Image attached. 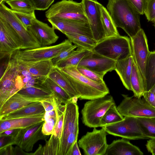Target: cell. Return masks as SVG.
Returning a JSON list of instances; mask_svg holds the SVG:
<instances>
[{"instance_id":"cell-1","label":"cell","mask_w":155,"mask_h":155,"mask_svg":"<svg viewBox=\"0 0 155 155\" xmlns=\"http://www.w3.org/2000/svg\"><path fill=\"white\" fill-rule=\"evenodd\" d=\"M107 9L116 27L122 29L130 38L141 28L140 14L128 0H108Z\"/></svg>"},{"instance_id":"cell-2","label":"cell","mask_w":155,"mask_h":155,"mask_svg":"<svg viewBox=\"0 0 155 155\" xmlns=\"http://www.w3.org/2000/svg\"><path fill=\"white\" fill-rule=\"evenodd\" d=\"M78 94L80 100H91L109 93L105 83L100 84L87 78L77 69V66L60 68Z\"/></svg>"},{"instance_id":"cell-3","label":"cell","mask_w":155,"mask_h":155,"mask_svg":"<svg viewBox=\"0 0 155 155\" xmlns=\"http://www.w3.org/2000/svg\"><path fill=\"white\" fill-rule=\"evenodd\" d=\"M79 111L77 103L65 104L62 135L60 143L59 155H69L79 134Z\"/></svg>"},{"instance_id":"cell-4","label":"cell","mask_w":155,"mask_h":155,"mask_svg":"<svg viewBox=\"0 0 155 155\" xmlns=\"http://www.w3.org/2000/svg\"><path fill=\"white\" fill-rule=\"evenodd\" d=\"M93 51L115 61L132 55L130 39L119 35L103 39L97 42Z\"/></svg>"},{"instance_id":"cell-5","label":"cell","mask_w":155,"mask_h":155,"mask_svg":"<svg viewBox=\"0 0 155 155\" xmlns=\"http://www.w3.org/2000/svg\"><path fill=\"white\" fill-rule=\"evenodd\" d=\"M18 50L8 56L6 66L0 80V107L19 90L17 88L19 78Z\"/></svg>"},{"instance_id":"cell-6","label":"cell","mask_w":155,"mask_h":155,"mask_svg":"<svg viewBox=\"0 0 155 155\" xmlns=\"http://www.w3.org/2000/svg\"><path fill=\"white\" fill-rule=\"evenodd\" d=\"M114 103L113 97L107 95L87 101L81 110L83 123L89 127H101L102 117Z\"/></svg>"},{"instance_id":"cell-7","label":"cell","mask_w":155,"mask_h":155,"mask_svg":"<svg viewBox=\"0 0 155 155\" xmlns=\"http://www.w3.org/2000/svg\"><path fill=\"white\" fill-rule=\"evenodd\" d=\"M45 15L47 19L57 18L89 23L81 1L62 0L52 5Z\"/></svg>"},{"instance_id":"cell-8","label":"cell","mask_w":155,"mask_h":155,"mask_svg":"<svg viewBox=\"0 0 155 155\" xmlns=\"http://www.w3.org/2000/svg\"><path fill=\"white\" fill-rule=\"evenodd\" d=\"M123 99L117 108L123 116L138 117H155V108L143 97H129L122 94Z\"/></svg>"},{"instance_id":"cell-9","label":"cell","mask_w":155,"mask_h":155,"mask_svg":"<svg viewBox=\"0 0 155 155\" xmlns=\"http://www.w3.org/2000/svg\"><path fill=\"white\" fill-rule=\"evenodd\" d=\"M44 122L25 128L19 129L14 136L10 137L8 143L1 148L16 145L25 152L32 151L35 144L38 141H46L49 136L42 133V127Z\"/></svg>"},{"instance_id":"cell-10","label":"cell","mask_w":155,"mask_h":155,"mask_svg":"<svg viewBox=\"0 0 155 155\" xmlns=\"http://www.w3.org/2000/svg\"><path fill=\"white\" fill-rule=\"evenodd\" d=\"M100 130L96 127L91 132H87L79 140L78 144L85 155H105L108 144L107 133L104 127Z\"/></svg>"},{"instance_id":"cell-11","label":"cell","mask_w":155,"mask_h":155,"mask_svg":"<svg viewBox=\"0 0 155 155\" xmlns=\"http://www.w3.org/2000/svg\"><path fill=\"white\" fill-rule=\"evenodd\" d=\"M104 127L108 134L114 136L130 140L148 139L143 133L137 118L124 117L122 120Z\"/></svg>"},{"instance_id":"cell-12","label":"cell","mask_w":155,"mask_h":155,"mask_svg":"<svg viewBox=\"0 0 155 155\" xmlns=\"http://www.w3.org/2000/svg\"><path fill=\"white\" fill-rule=\"evenodd\" d=\"M68 39L54 45L48 46L34 48L18 51V58L24 61H35L51 60L61 52L72 45Z\"/></svg>"},{"instance_id":"cell-13","label":"cell","mask_w":155,"mask_h":155,"mask_svg":"<svg viewBox=\"0 0 155 155\" xmlns=\"http://www.w3.org/2000/svg\"><path fill=\"white\" fill-rule=\"evenodd\" d=\"M0 17L6 21L14 28L22 44V50L31 49L41 46L34 36L26 29L4 3H0Z\"/></svg>"},{"instance_id":"cell-14","label":"cell","mask_w":155,"mask_h":155,"mask_svg":"<svg viewBox=\"0 0 155 155\" xmlns=\"http://www.w3.org/2000/svg\"><path fill=\"white\" fill-rule=\"evenodd\" d=\"M22 44L12 27L0 17V59L9 56L14 52L22 50Z\"/></svg>"},{"instance_id":"cell-15","label":"cell","mask_w":155,"mask_h":155,"mask_svg":"<svg viewBox=\"0 0 155 155\" xmlns=\"http://www.w3.org/2000/svg\"><path fill=\"white\" fill-rule=\"evenodd\" d=\"M130 39L133 59L145 80V67L150 52L149 50L146 36L143 30L141 28Z\"/></svg>"},{"instance_id":"cell-16","label":"cell","mask_w":155,"mask_h":155,"mask_svg":"<svg viewBox=\"0 0 155 155\" xmlns=\"http://www.w3.org/2000/svg\"><path fill=\"white\" fill-rule=\"evenodd\" d=\"M93 38L97 43L104 38L99 2L95 0H82Z\"/></svg>"},{"instance_id":"cell-17","label":"cell","mask_w":155,"mask_h":155,"mask_svg":"<svg viewBox=\"0 0 155 155\" xmlns=\"http://www.w3.org/2000/svg\"><path fill=\"white\" fill-rule=\"evenodd\" d=\"M116 61L93 51L85 57L77 67H83L104 77L108 72L114 70Z\"/></svg>"},{"instance_id":"cell-18","label":"cell","mask_w":155,"mask_h":155,"mask_svg":"<svg viewBox=\"0 0 155 155\" xmlns=\"http://www.w3.org/2000/svg\"><path fill=\"white\" fill-rule=\"evenodd\" d=\"M47 19L54 29L58 30L64 34L75 33L93 38L88 23L57 18Z\"/></svg>"},{"instance_id":"cell-19","label":"cell","mask_w":155,"mask_h":155,"mask_svg":"<svg viewBox=\"0 0 155 155\" xmlns=\"http://www.w3.org/2000/svg\"><path fill=\"white\" fill-rule=\"evenodd\" d=\"M27 29L37 40L41 47L48 46L54 44L59 38L53 27L37 18Z\"/></svg>"},{"instance_id":"cell-20","label":"cell","mask_w":155,"mask_h":155,"mask_svg":"<svg viewBox=\"0 0 155 155\" xmlns=\"http://www.w3.org/2000/svg\"><path fill=\"white\" fill-rule=\"evenodd\" d=\"M45 112L30 116L0 120V133L5 130L24 129L45 121Z\"/></svg>"},{"instance_id":"cell-21","label":"cell","mask_w":155,"mask_h":155,"mask_svg":"<svg viewBox=\"0 0 155 155\" xmlns=\"http://www.w3.org/2000/svg\"><path fill=\"white\" fill-rule=\"evenodd\" d=\"M46 99L29 97L16 93L0 107V119L4 116L19 110L26 106Z\"/></svg>"},{"instance_id":"cell-22","label":"cell","mask_w":155,"mask_h":155,"mask_svg":"<svg viewBox=\"0 0 155 155\" xmlns=\"http://www.w3.org/2000/svg\"><path fill=\"white\" fill-rule=\"evenodd\" d=\"M143 153L137 146L123 138L114 140L108 146L105 155H143Z\"/></svg>"},{"instance_id":"cell-23","label":"cell","mask_w":155,"mask_h":155,"mask_svg":"<svg viewBox=\"0 0 155 155\" xmlns=\"http://www.w3.org/2000/svg\"><path fill=\"white\" fill-rule=\"evenodd\" d=\"M58 102L55 110L56 121L52 134L48 141L53 147L57 155H59L60 143L62 135L65 104Z\"/></svg>"},{"instance_id":"cell-24","label":"cell","mask_w":155,"mask_h":155,"mask_svg":"<svg viewBox=\"0 0 155 155\" xmlns=\"http://www.w3.org/2000/svg\"><path fill=\"white\" fill-rule=\"evenodd\" d=\"M20 60L32 75L42 79L48 77L53 67L51 60L35 61Z\"/></svg>"},{"instance_id":"cell-25","label":"cell","mask_w":155,"mask_h":155,"mask_svg":"<svg viewBox=\"0 0 155 155\" xmlns=\"http://www.w3.org/2000/svg\"><path fill=\"white\" fill-rule=\"evenodd\" d=\"M133 61V57L131 55L124 59L116 61L114 69L124 86L130 91H131L130 79Z\"/></svg>"},{"instance_id":"cell-26","label":"cell","mask_w":155,"mask_h":155,"mask_svg":"<svg viewBox=\"0 0 155 155\" xmlns=\"http://www.w3.org/2000/svg\"><path fill=\"white\" fill-rule=\"evenodd\" d=\"M44 112L45 109L40 101L36 102L4 116L0 120L27 117Z\"/></svg>"},{"instance_id":"cell-27","label":"cell","mask_w":155,"mask_h":155,"mask_svg":"<svg viewBox=\"0 0 155 155\" xmlns=\"http://www.w3.org/2000/svg\"><path fill=\"white\" fill-rule=\"evenodd\" d=\"M48 77L65 90L72 98L74 97L79 98L78 94L60 68L53 66Z\"/></svg>"},{"instance_id":"cell-28","label":"cell","mask_w":155,"mask_h":155,"mask_svg":"<svg viewBox=\"0 0 155 155\" xmlns=\"http://www.w3.org/2000/svg\"><path fill=\"white\" fill-rule=\"evenodd\" d=\"M41 84L51 91L59 102L65 104L71 101L68 94L48 77L41 80Z\"/></svg>"},{"instance_id":"cell-29","label":"cell","mask_w":155,"mask_h":155,"mask_svg":"<svg viewBox=\"0 0 155 155\" xmlns=\"http://www.w3.org/2000/svg\"><path fill=\"white\" fill-rule=\"evenodd\" d=\"M130 85L134 96L141 97L145 91V81L133 59L130 77Z\"/></svg>"},{"instance_id":"cell-30","label":"cell","mask_w":155,"mask_h":155,"mask_svg":"<svg viewBox=\"0 0 155 155\" xmlns=\"http://www.w3.org/2000/svg\"><path fill=\"white\" fill-rule=\"evenodd\" d=\"M99 6L104 33V39L120 35L117 27L107 8L100 3Z\"/></svg>"},{"instance_id":"cell-31","label":"cell","mask_w":155,"mask_h":155,"mask_svg":"<svg viewBox=\"0 0 155 155\" xmlns=\"http://www.w3.org/2000/svg\"><path fill=\"white\" fill-rule=\"evenodd\" d=\"M92 51L77 48L69 56L58 63L56 67L59 68L71 66L77 67L81 61Z\"/></svg>"},{"instance_id":"cell-32","label":"cell","mask_w":155,"mask_h":155,"mask_svg":"<svg viewBox=\"0 0 155 155\" xmlns=\"http://www.w3.org/2000/svg\"><path fill=\"white\" fill-rule=\"evenodd\" d=\"M145 91L155 85V51L150 52L145 67Z\"/></svg>"},{"instance_id":"cell-33","label":"cell","mask_w":155,"mask_h":155,"mask_svg":"<svg viewBox=\"0 0 155 155\" xmlns=\"http://www.w3.org/2000/svg\"><path fill=\"white\" fill-rule=\"evenodd\" d=\"M72 43L78 48L92 51L97 42L93 38L75 33H67L64 34Z\"/></svg>"},{"instance_id":"cell-34","label":"cell","mask_w":155,"mask_h":155,"mask_svg":"<svg viewBox=\"0 0 155 155\" xmlns=\"http://www.w3.org/2000/svg\"><path fill=\"white\" fill-rule=\"evenodd\" d=\"M17 93L29 97L44 99L51 98L54 96L51 91L41 84L22 88Z\"/></svg>"},{"instance_id":"cell-35","label":"cell","mask_w":155,"mask_h":155,"mask_svg":"<svg viewBox=\"0 0 155 155\" xmlns=\"http://www.w3.org/2000/svg\"><path fill=\"white\" fill-rule=\"evenodd\" d=\"M124 118L117 110L114 103L109 108L102 117L100 123L101 127L116 123Z\"/></svg>"},{"instance_id":"cell-36","label":"cell","mask_w":155,"mask_h":155,"mask_svg":"<svg viewBox=\"0 0 155 155\" xmlns=\"http://www.w3.org/2000/svg\"><path fill=\"white\" fill-rule=\"evenodd\" d=\"M141 130L148 139L155 138V117H138Z\"/></svg>"},{"instance_id":"cell-37","label":"cell","mask_w":155,"mask_h":155,"mask_svg":"<svg viewBox=\"0 0 155 155\" xmlns=\"http://www.w3.org/2000/svg\"><path fill=\"white\" fill-rule=\"evenodd\" d=\"M6 3L12 10L27 13L33 12L35 10L31 0H12Z\"/></svg>"},{"instance_id":"cell-38","label":"cell","mask_w":155,"mask_h":155,"mask_svg":"<svg viewBox=\"0 0 155 155\" xmlns=\"http://www.w3.org/2000/svg\"><path fill=\"white\" fill-rule=\"evenodd\" d=\"M12 10L13 14L27 29L36 19L35 12L30 13L21 12Z\"/></svg>"},{"instance_id":"cell-39","label":"cell","mask_w":155,"mask_h":155,"mask_svg":"<svg viewBox=\"0 0 155 155\" xmlns=\"http://www.w3.org/2000/svg\"><path fill=\"white\" fill-rule=\"evenodd\" d=\"M77 69L83 75L90 80L100 84L105 83L103 77L91 70L81 67H77Z\"/></svg>"},{"instance_id":"cell-40","label":"cell","mask_w":155,"mask_h":155,"mask_svg":"<svg viewBox=\"0 0 155 155\" xmlns=\"http://www.w3.org/2000/svg\"><path fill=\"white\" fill-rule=\"evenodd\" d=\"M78 47L75 45H72L61 52L54 58L52 59L51 61L53 66H56L60 61L69 56Z\"/></svg>"},{"instance_id":"cell-41","label":"cell","mask_w":155,"mask_h":155,"mask_svg":"<svg viewBox=\"0 0 155 155\" xmlns=\"http://www.w3.org/2000/svg\"><path fill=\"white\" fill-rule=\"evenodd\" d=\"M57 117H52L45 120L42 127V133L45 135L49 136L53 132L56 121Z\"/></svg>"},{"instance_id":"cell-42","label":"cell","mask_w":155,"mask_h":155,"mask_svg":"<svg viewBox=\"0 0 155 155\" xmlns=\"http://www.w3.org/2000/svg\"><path fill=\"white\" fill-rule=\"evenodd\" d=\"M144 14L148 21L153 22L154 21L155 18V0H147Z\"/></svg>"},{"instance_id":"cell-43","label":"cell","mask_w":155,"mask_h":155,"mask_svg":"<svg viewBox=\"0 0 155 155\" xmlns=\"http://www.w3.org/2000/svg\"><path fill=\"white\" fill-rule=\"evenodd\" d=\"M35 10L44 11L47 9L54 0H31Z\"/></svg>"},{"instance_id":"cell-44","label":"cell","mask_w":155,"mask_h":155,"mask_svg":"<svg viewBox=\"0 0 155 155\" xmlns=\"http://www.w3.org/2000/svg\"><path fill=\"white\" fill-rule=\"evenodd\" d=\"M58 101L54 95L52 97L44 99L40 101V102L43 106L45 112H47L54 110Z\"/></svg>"},{"instance_id":"cell-45","label":"cell","mask_w":155,"mask_h":155,"mask_svg":"<svg viewBox=\"0 0 155 155\" xmlns=\"http://www.w3.org/2000/svg\"><path fill=\"white\" fill-rule=\"evenodd\" d=\"M128 0L140 15L144 14L147 0Z\"/></svg>"},{"instance_id":"cell-46","label":"cell","mask_w":155,"mask_h":155,"mask_svg":"<svg viewBox=\"0 0 155 155\" xmlns=\"http://www.w3.org/2000/svg\"><path fill=\"white\" fill-rule=\"evenodd\" d=\"M143 96L150 105L155 108V94L153 88L145 91Z\"/></svg>"},{"instance_id":"cell-47","label":"cell","mask_w":155,"mask_h":155,"mask_svg":"<svg viewBox=\"0 0 155 155\" xmlns=\"http://www.w3.org/2000/svg\"><path fill=\"white\" fill-rule=\"evenodd\" d=\"M148 151L153 155H155V138L150 139L146 144Z\"/></svg>"},{"instance_id":"cell-48","label":"cell","mask_w":155,"mask_h":155,"mask_svg":"<svg viewBox=\"0 0 155 155\" xmlns=\"http://www.w3.org/2000/svg\"><path fill=\"white\" fill-rule=\"evenodd\" d=\"M14 147L10 145L0 149V155H14Z\"/></svg>"},{"instance_id":"cell-49","label":"cell","mask_w":155,"mask_h":155,"mask_svg":"<svg viewBox=\"0 0 155 155\" xmlns=\"http://www.w3.org/2000/svg\"><path fill=\"white\" fill-rule=\"evenodd\" d=\"M19 129L8 130L0 133V137H12L14 136Z\"/></svg>"},{"instance_id":"cell-50","label":"cell","mask_w":155,"mask_h":155,"mask_svg":"<svg viewBox=\"0 0 155 155\" xmlns=\"http://www.w3.org/2000/svg\"><path fill=\"white\" fill-rule=\"evenodd\" d=\"M81 154L76 141L72 146L69 155H81Z\"/></svg>"},{"instance_id":"cell-51","label":"cell","mask_w":155,"mask_h":155,"mask_svg":"<svg viewBox=\"0 0 155 155\" xmlns=\"http://www.w3.org/2000/svg\"><path fill=\"white\" fill-rule=\"evenodd\" d=\"M30 155V153H26L21 148L17 146L14 148V155Z\"/></svg>"},{"instance_id":"cell-52","label":"cell","mask_w":155,"mask_h":155,"mask_svg":"<svg viewBox=\"0 0 155 155\" xmlns=\"http://www.w3.org/2000/svg\"><path fill=\"white\" fill-rule=\"evenodd\" d=\"M12 0H0V3H6L8 1Z\"/></svg>"},{"instance_id":"cell-53","label":"cell","mask_w":155,"mask_h":155,"mask_svg":"<svg viewBox=\"0 0 155 155\" xmlns=\"http://www.w3.org/2000/svg\"><path fill=\"white\" fill-rule=\"evenodd\" d=\"M153 89L155 94V85L152 88Z\"/></svg>"},{"instance_id":"cell-54","label":"cell","mask_w":155,"mask_h":155,"mask_svg":"<svg viewBox=\"0 0 155 155\" xmlns=\"http://www.w3.org/2000/svg\"><path fill=\"white\" fill-rule=\"evenodd\" d=\"M153 23H154V25H154V27H155V21H154V22H153Z\"/></svg>"},{"instance_id":"cell-55","label":"cell","mask_w":155,"mask_h":155,"mask_svg":"<svg viewBox=\"0 0 155 155\" xmlns=\"http://www.w3.org/2000/svg\"><path fill=\"white\" fill-rule=\"evenodd\" d=\"M155 21V20H154V21Z\"/></svg>"}]
</instances>
